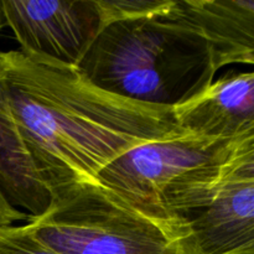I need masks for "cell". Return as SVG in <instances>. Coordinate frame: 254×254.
<instances>
[{"label": "cell", "instance_id": "6da1fadb", "mask_svg": "<svg viewBox=\"0 0 254 254\" xmlns=\"http://www.w3.org/2000/svg\"><path fill=\"white\" fill-rule=\"evenodd\" d=\"M0 99L54 197L135 146L190 135L173 109L114 96L20 50L0 51Z\"/></svg>", "mask_w": 254, "mask_h": 254}, {"label": "cell", "instance_id": "7a4b0ae2", "mask_svg": "<svg viewBox=\"0 0 254 254\" xmlns=\"http://www.w3.org/2000/svg\"><path fill=\"white\" fill-rule=\"evenodd\" d=\"M173 6L108 22L77 69L98 88L139 103L174 109L195 98L217 69L205 37Z\"/></svg>", "mask_w": 254, "mask_h": 254}, {"label": "cell", "instance_id": "3957f363", "mask_svg": "<svg viewBox=\"0 0 254 254\" xmlns=\"http://www.w3.org/2000/svg\"><path fill=\"white\" fill-rule=\"evenodd\" d=\"M254 149V136L217 140L196 135L149 141L107 165L96 180L139 208L184 218L211 202L226 174Z\"/></svg>", "mask_w": 254, "mask_h": 254}, {"label": "cell", "instance_id": "277c9868", "mask_svg": "<svg viewBox=\"0 0 254 254\" xmlns=\"http://www.w3.org/2000/svg\"><path fill=\"white\" fill-rule=\"evenodd\" d=\"M29 223L57 254H185L190 235L184 218L139 208L97 180L69 186Z\"/></svg>", "mask_w": 254, "mask_h": 254}, {"label": "cell", "instance_id": "5b68a950", "mask_svg": "<svg viewBox=\"0 0 254 254\" xmlns=\"http://www.w3.org/2000/svg\"><path fill=\"white\" fill-rule=\"evenodd\" d=\"M6 25L29 56L77 68L106 26L98 0H1Z\"/></svg>", "mask_w": 254, "mask_h": 254}, {"label": "cell", "instance_id": "8992f818", "mask_svg": "<svg viewBox=\"0 0 254 254\" xmlns=\"http://www.w3.org/2000/svg\"><path fill=\"white\" fill-rule=\"evenodd\" d=\"M185 220V254H254V149L230 169L211 202Z\"/></svg>", "mask_w": 254, "mask_h": 254}, {"label": "cell", "instance_id": "52a82bcc", "mask_svg": "<svg viewBox=\"0 0 254 254\" xmlns=\"http://www.w3.org/2000/svg\"><path fill=\"white\" fill-rule=\"evenodd\" d=\"M173 112L179 128L190 135L217 140L254 136L253 72H228Z\"/></svg>", "mask_w": 254, "mask_h": 254}, {"label": "cell", "instance_id": "ba28073f", "mask_svg": "<svg viewBox=\"0 0 254 254\" xmlns=\"http://www.w3.org/2000/svg\"><path fill=\"white\" fill-rule=\"evenodd\" d=\"M173 11L208 42L216 69L254 62V0H175Z\"/></svg>", "mask_w": 254, "mask_h": 254}, {"label": "cell", "instance_id": "9c48e42d", "mask_svg": "<svg viewBox=\"0 0 254 254\" xmlns=\"http://www.w3.org/2000/svg\"><path fill=\"white\" fill-rule=\"evenodd\" d=\"M0 193L15 210L27 211L29 220L45 215L54 193L42 180L10 112L0 99Z\"/></svg>", "mask_w": 254, "mask_h": 254}, {"label": "cell", "instance_id": "30bf717a", "mask_svg": "<svg viewBox=\"0 0 254 254\" xmlns=\"http://www.w3.org/2000/svg\"><path fill=\"white\" fill-rule=\"evenodd\" d=\"M173 2L174 0H98L106 25L119 20L165 14Z\"/></svg>", "mask_w": 254, "mask_h": 254}, {"label": "cell", "instance_id": "8fae6325", "mask_svg": "<svg viewBox=\"0 0 254 254\" xmlns=\"http://www.w3.org/2000/svg\"><path fill=\"white\" fill-rule=\"evenodd\" d=\"M0 254H57L40 242L30 223L0 226Z\"/></svg>", "mask_w": 254, "mask_h": 254}, {"label": "cell", "instance_id": "7c38bea8", "mask_svg": "<svg viewBox=\"0 0 254 254\" xmlns=\"http://www.w3.org/2000/svg\"><path fill=\"white\" fill-rule=\"evenodd\" d=\"M24 218H29L26 213L12 208L0 193V226L12 225L16 221L24 220Z\"/></svg>", "mask_w": 254, "mask_h": 254}, {"label": "cell", "instance_id": "4fadbf2b", "mask_svg": "<svg viewBox=\"0 0 254 254\" xmlns=\"http://www.w3.org/2000/svg\"><path fill=\"white\" fill-rule=\"evenodd\" d=\"M4 25H6V22H5L4 11H2V4H1V0H0V29H1Z\"/></svg>", "mask_w": 254, "mask_h": 254}]
</instances>
